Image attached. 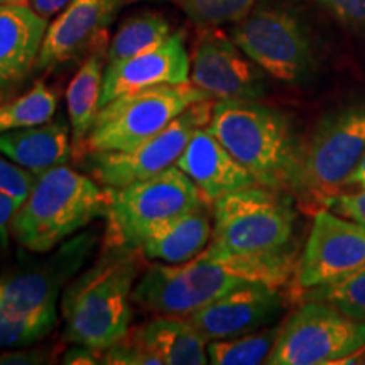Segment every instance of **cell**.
I'll list each match as a JSON object with an SVG mask.
<instances>
[{
	"mask_svg": "<svg viewBox=\"0 0 365 365\" xmlns=\"http://www.w3.org/2000/svg\"><path fill=\"white\" fill-rule=\"evenodd\" d=\"M293 250L220 254L208 247L191 261L149 267L134 286L132 299L149 312L186 318L237 287L286 286L296 276Z\"/></svg>",
	"mask_w": 365,
	"mask_h": 365,
	"instance_id": "1",
	"label": "cell"
},
{
	"mask_svg": "<svg viewBox=\"0 0 365 365\" xmlns=\"http://www.w3.org/2000/svg\"><path fill=\"white\" fill-rule=\"evenodd\" d=\"M207 127L257 185L298 191L303 144L284 113L255 100H217Z\"/></svg>",
	"mask_w": 365,
	"mask_h": 365,
	"instance_id": "2",
	"label": "cell"
},
{
	"mask_svg": "<svg viewBox=\"0 0 365 365\" xmlns=\"http://www.w3.org/2000/svg\"><path fill=\"white\" fill-rule=\"evenodd\" d=\"M137 249L105 247L97 262L63 296L65 335L71 344L105 352L129 331Z\"/></svg>",
	"mask_w": 365,
	"mask_h": 365,
	"instance_id": "3",
	"label": "cell"
},
{
	"mask_svg": "<svg viewBox=\"0 0 365 365\" xmlns=\"http://www.w3.org/2000/svg\"><path fill=\"white\" fill-rule=\"evenodd\" d=\"M95 244L93 234L73 239L49 261L0 274V346H29L56 325V301L68 277L81 267Z\"/></svg>",
	"mask_w": 365,
	"mask_h": 365,
	"instance_id": "4",
	"label": "cell"
},
{
	"mask_svg": "<svg viewBox=\"0 0 365 365\" xmlns=\"http://www.w3.org/2000/svg\"><path fill=\"white\" fill-rule=\"evenodd\" d=\"M107 210V190L93 178L61 166L38 176L31 195L17 208L11 232L27 250L48 254Z\"/></svg>",
	"mask_w": 365,
	"mask_h": 365,
	"instance_id": "5",
	"label": "cell"
},
{
	"mask_svg": "<svg viewBox=\"0 0 365 365\" xmlns=\"http://www.w3.org/2000/svg\"><path fill=\"white\" fill-rule=\"evenodd\" d=\"M105 190V247L140 250L158 228L207 203L195 182L176 164L148 180Z\"/></svg>",
	"mask_w": 365,
	"mask_h": 365,
	"instance_id": "6",
	"label": "cell"
},
{
	"mask_svg": "<svg viewBox=\"0 0 365 365\" xmlns=\"http://www.w3.org/2000/svg\"><path fill=\"white\" fill-rule=\"evenodd\" d=\"M213 222V252H276L293 239L296 212L286 191L252 185L218 198Z\"/></svg>",
	"mask_w": 365,
	"mask_h": 365,
	"instance_id": "7",
	"label": "cell"
},
{
	"mask_svg": "<svg viewBox=\"0 0 365 365\" xmlns=\"http://www.w3.org/2000/svg\"><path fill=\"white\" fill-rule=\"evenodd\" d=\"M208 98L191 81L148 86L118 95L98 110L83 156L86 153L134 149L166 129L191 105Z\"/></svg>",
	"mask_w": 365,
	"mask_h": 365,
	"instance_id": "8",
	"label": "cell"
},
{
	"mask_svg": "<svg viewBox=\"0 0 365 365\" xmlns=\"http://www.w3.org/2000/svg\"><path fill=\"white\" fill-rule=\"evenodd\" d=\"M365 153V102L328 113L303 144L296 195L325 205L345 188Z\"/></svg>",
	"mask_w": 365,
	"mask_h": 365,
	"instance_id": "9",
	"label": "cell"
},
{
	"mask_svg": "<svg viewBox=\"0 0 365 365\" xmlns=\"http://www.w3.org/2000/svg\"><path fill=\"white\" fill-rule=\"evenodd\" d=\"M365 349V322L346 317L322 301L308 299L281 325L266 364H341Z\"/></svg>",
	"mask_w": 365,
	"mask_h": 365,
	"instance_id": "10",
	"label": "cell"
},
{
	"mask_svg": "<svg viewBox=\"0 0 365 365\" xmlns=\"http://www.w3.org/2000/svg\"><path fill=\"white\" fill-rule=\"evenodd\" d=\"M212 100H202L186 108L166 129L129 150L86 153L85 168L105 188H120L148 180L175 166L191 135L207 127L212 118Z\"/></svg>",
	"mask_w": 365,
	"mask_h": 365,
	"instance_id": "11",
	"label": "cell"
},
{
	"mask_svg": "<svg viewBox=\"0 0 365 365\" xmlns=\"http://www.w3.org/2000/svg\"><path fill=\"white\" fill-rule=\"evenodd\" d=\"M230 38L264 73L284 83H299L313 71L307 31L293 14L262 7L237 22Z\"/></svg>",
	"mask_w": 365,
	"mask_h": 365,
	"instance_id": "12",
	"label": "cell"
},
{
	"mask_svg": "<svg viewBox=\"0 0 365 365\" xmlns=\"http://www.w3.org/2000/svg\"><path fill=\"white\" fill-rule=\"evenodd\" d=\"M365 264V225L322 208L296 264L301 289L325 286Z\"/></svg>",
	"mask_w": 365,
	"mask_h": 365,
	"instance_id": "13",
	"label": "cell"
},
{
	"mask_svg": "<svg viewBox=\"0 0 365 365\" xmlns=\"http://www.w3.org/2000/svg\"><path fill=\"white\" fill-rule=\"evenodd\" d=\"M191 83L212 100H259L266 93L261 68L217 27H205L196 43Z\"/></svg>",
	"mask_w": 365,
	"mask_h": 365,
	"instance_id": "14",
	"label": "cell"
},
{
	"mask_svg": "<svg viewBox=\"0 0 365 365\" xmlns=\"http://www.w3.org/2000/svg\"><path fill=\"white\" fill-rule=\"evenodd\" d=\"M279 287L249 284L237 287L186 319L207 341L230 339L267 325L284 308Z\"/></svg>",
	"mask_w": 365,
	"mask_h": 365,
	"instance_id": "15",
	"label": "cell"
},
{
	"mask_svg": "<svg viewBox=\"0 0 365 365\" xmlns=\"http://www.w3.org/2000/svg\"><path fill=\"white\" fill-rule=\"evenodd\" d=\"M186 34H171L156 48L118 63H110L103 73L100 108L118 95L156 85H180L190 81V56Z\"/></svg>",
	"mask_w": 365,
	"mask_h": 365,
	"instance_id": "16",
	"label": "cell"
},
{
	"mask_svg": "<svg viewBox=\"0 0 365 365\" xmlns=\"http://www.w3.org/2000/svg\"><path fill=\"white\" fill-rule=\"evenodd\" d=\"M117 6L118 0H73L46 29L36 68L51 70L88 51L105 38Z\"/></svg>",
	"mask_w": 365,
	"mask_h": 365,
	"instance_id": "17",
	"label": "cell"
},
{
	"mask_svg": "<svg viewBox=\"0 0 365 365\" xmlns=\"http://www.w3.org/2000/svg\"><path fill=\"white\" fill-rule=\"evenodd\" d=\"M176 166L195 182L207 203H215L223 195L257 185L252 175L225 149L208 127H200L191 135Z\"/></svg>",
	"mask_w": 365,
	"mask_h": 365,
	"instance_id": "18",
	"label": "cell"
},
{
	"mask_svg": "<svg viewBox=\"0 0 365 365\" xmlns=\"http://www.w3.org/2000/svg\"><path fill=\"white\" fill-rule=\"evenodd\" d=\"M48 22L29 6L0 4V90L36 66Z\"/></svg>",
	"mask_w": 365,
	"mask_h": 365,
	"instance_id": "19",
	"label": "cell"
},
{
	"mask_svg": "<svg viewBox=\"0 0 365 365\" xmlns=\"http://www.w3.org/2000/svg\"><path fill=\"white\" fill-rule=\"evenodd\" d=\"M70 153V129L61 118L0 134V154L36 176L66 164Z\"/></svg>",
	"mask_w": 365,
	"mask_h": 365,
	"instance_id": "20",
	"label": "cell"
},
{
	"mask_svg": "<svg viewBox=\"0 0 365 365\" xmlns=\"http://www.w3.org/2000/svg\"><path fill=\"white\" fill-rule=\"evenodd\" d=\"M127 335L163 365H205L208 341L186 318L161 317L127 331Z\"/></svg>",
	"mask_w": 365,
	"mask_h": 365,
	"instance_id": "21",
	"label": "cell"
},
{
	"mask_svg": "<svg viewBox=\"0 0 365 365\" xmlns=\"http://www.w3.org/2000/svg\"><path fill=\"white\" fill-rule=\"evenodd\" d=\"M207 207L208 203L200 205L158 228L140 247L143 254L168 264H182L203 252L212 237Z\"/></svg>",
	"mask_w": 365,
	"mask_h": 365,
	"instance_id": "22",
	"label": "cell"
},
{
	"mask_svg": "<svg viewBox=\"0 0 365 365\" xmlns=\"http://www.w3.org/2000/svg\"><path fill=\"white\" fill-rule=\"evenodd\" d=\"M103 86V61L100 54H91L66 88L68 115L71 125V149L83 158L85 144L100 110Z\"/></svg>",
	"mask_w": 365,
	"mask_h": 365,
	"instance_id": "23",
	"label": "cell"
},
{
	"mask_svg": "<svg viewBox=\"0 0 365 365\" xmlns=\"http://www.w3.org/2000/svg\"><path fill=\"white\" fill-rule=\"evenodd\" d=\"M171 36V27L163 16L144 12L132 17L117 31L108 46V65L129 59L164 43Z\"/></svg>",
	"mask_w": 365,
	"mask_h": 365,
	"instance_id": "24",
	"label": "cell"
},
{
	"mask_svg": "<svg viewBox=\"0 0 365 365\" xmlns=\"http://www.w3.org/2000/svg\"><path fill=\"white\" fill-rule=\"evenodd\" d=\"M281 327H269L257 333L212 340L207 344L208 362L213 365H257L266 362L279 336Z\"/></svg>",
	"mask_w": 365,
	"mask_h": 365,
	"instance_id": "25",
	"label": "cell"
},
{
	"mask_svg": "<svg viewBox=\"0 0 365 365\" xmlns=\"http://www.w3.org/2000/svg\"><path fill=\"white\" fill-rule=\"evenodd\" d=\"M58 97L43 81L11 102L0 103V134L26 127H34L53 120Z\"/></svg>",
	"mask_w": 365,
	"mask_h": 365,
	"instance_id": "26",
	"label": "cell"
},
{
	"mask_svg": "<svg viewBox=\"0 0 365 365\" xmlns=\"http://www.w3.org/2000/svg\"><path fill=\"white\" fill-rule=\"evenodd\" d=\"M308 299L322 301L346 317L365 322V264L340 279L307 291Z\"/></svg>",
	"mask_w": 365,
	"mask_h": 365,
	"instance_id": "27",
	"label": "cell"
},
{
	"mask_svg": "<svg viewBox=\"0 0 365 365\" xmlns=\"http://www.w3.org/2000/svg\"><path fill=\"white\" fill-rule=\"evenodd\" d=\"M254 4L255 0H182L181 6L186 16L205 29L237 24L249 16Z\"/></svg>",
	"mask_w": 365,
	"mask_h": 365,
	"instance_id": "28",
	"label": "cell"
},
{
	"mask_svg": "<svg viewBox=\"0 0 365 365\" xmlns=\"http://www.w3.org/2000/svg\"><path fill=\"white\" fill-rule=\"evenodd\" d=\"M38 176L9 158L0 156V193L11 196L17 205L26 202Z\"/></svg>",
	"mask_w": 365,
	"mask_h": 365,
	"instance_id": "29",
	"label": "cell"
},
{
	"mask_svg": "<svg viewBox=\"0 0 365 365\" xmlns=\"http://www.w3.org/2000/svg\"><path fill=\"white\" fill-rule=\"evenodd\" d=\"M103 364H113V365H163L159 359L145 352L140 345H137L129 335H125L120 341L112 345L102 352Z\"/></svg>",
	"mask_w": 365,
	"mask_h": 365,
	"instance_id": "30",
	"label": "cell"
},
{
	"mask_svg": "<svg viewBox=\"0 0 365 365\" xmlns=\"http://www.w3.org/2000/svg\"><path fill=\"white\" fill-rule=\"evenodd\" d=\"M352 29H365V0H317Z\"/></svg>",
	"mask_w": 365,
	"mask_h": 365,
	"instance_id": "31",
	"label": "cell"
},
{
	"mask_svg": "<svg viewBox=\"0 0 365 365\" xmlns=\"http://www.w3.org/2000/svg\"><path fill=\"white\" fill-rule=\"evenodd\" d=\"M323 207L335 210V213L339 215L365 225V190H360L359 193H339L331 196Z\"/></svg>",
	"mask_w": 365,
	"mask_h": 365,
	"instance_id": "32",
	"label": "cell"
},
{
	"mask_svg": "<svg viewBox=\"0 0 365 365\" xmlns=\"http://www.w3.org/2000/svg\"><path fill=\"white\" fill-rule=\"evenodd\" d=\"M17 208H19V205L14 202L11 196L0 193V249L7 247L11 222Z\"/></svg>",
	"mask_w": 365,
	"mask_h": 365,
	"instance_id": "33",
	"label": "cell"
},
{
	"mask_svg": "<svg viewBox=\"0 0 365 365\" xmlns=\"http://www.w3.org/2000/svg\"><path fill=\"white\" fill-rule=\"evenodd\" d=\"M46 354L43 350H16V352H0V364L2 365H29L46 362Z\"/></svg>",
	"mask_w": 365,
	"mask_h": 365,
	"instance_id": "34",
	"label": "cell"
},
{
	"mask_svg": "<svg viewBox=\"0 0 365 365\" xmlns=\"http://www.w3.org/2000/svg\"><path fill=\"white\" fill-rule=\"evenodd\" d=\"M63 362L65 364H103L102 352H97V350L88 349V346L78 345L76 349H73L68 352L65 357H63Z\"/></svg>",
	"mask_w": 365,
	"mask_h": 365,
	"instance_id": "35",
	"label": "cell"
},
{
	"mask_svg": "<svg viewBox=\"0 0 365 365\" xmlns=\"http://www.w3.org/2000/svg\"><path fill=\"white\" fill-rule=\"evenodd\" d=\"M71 2L73 0H31V9L44 19H49V17L56 16L58 12L65 11Z\"/></svg>",
	"mask_w": 365,
	"mask_h": 365,
	"instance_id": "36",
	"label": "cell"
},
{
	"mask_svg": "<svg viewBox=\"0 0 365 365\" xmlns=\"http://www.w3.org/2000/svg\"><path fill=\"white\" fill-rule=\"evenodd\" d=\"M349 188H359V190H365V153L360 163L355 168V171L352 173V176L349 178V182H346Z\"/></svg>",
	"mask_w": 365,
	"mask_h": 365,
	"instance_id": "37",
	"label": "cell"
},
{
	"mask_svg": "<svg viewBox=\"0 0 365 365\" xmlns=\"http://www.w3.org/2000/svg\"><path fill=\"white\" fill-rule=\"evenodd\" d=\"M0 4H11V6H29L31 0H0Z\"/></svg>",
	"mask_w": 365,
	"mask_h": 365,
	"instance_id": "38",
	"label": "cell"
},
{
	"mask_svg": "<svg viewBox=\"0 0 365 365\" xmlns=\"http://www.w3.org/2000/svg\"><path fill=\"white\" fill-rule=\"evenodd\" d=\"M0 103H2V95H0Z\"/></svg>",
	"mask_w": 365,
	"mask_h": 365,
	"instance_id": "39",
	"label": "cell"
}]
</instances>
